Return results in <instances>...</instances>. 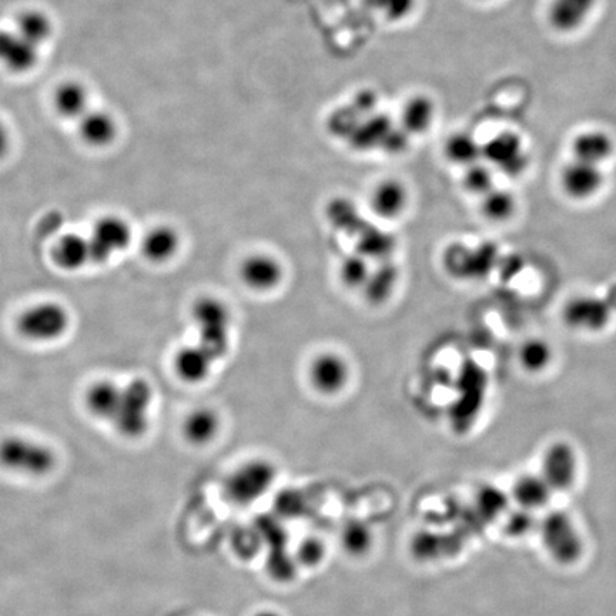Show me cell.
Returning <instances> with one entry per match:
<instances>
[{
    "label": "cell",
    "mask_w": 616,
    "mask_h": 616,
    "mask_svg": "<svg viewBox=\"0 0 616 616\" xmlns=\"http://www.w3.org/2000/svg\"><path fill=\"white\" fill-rule=\"evenodd\" d=\"M80 135L92 146H106L115 139L116 125L106 113L92 112L83 116Z\"/></svg>",
    "instance_id": "27"
},
{
    "label": "cell",
    "mask_w": 616,
    "mask_h": 616,
    "mask_svg": "<svg viewBox=\"0 0 616 616\" xmlns=\"http://www.w3.org/2000/svg\"><path fill=\"white\" fill-rule=\"evenodd\" d=\"M276 481V468L269 461L253 460L231 472L226 481L230 501L250 505L263 497Z\"/></svg>",
    "instance_id": "6"
},
{
    "label": "cell",
    "mask_w": 616,
    "mask_h": 616,
    "mask_svg": "<svg viewBox=\"0 0 616 616\" xmlns=\"http://www.w3.org/2000/svg\"><path fill=\"white\" fill-rule=\"evenodd\" d=\"M20 336L35 343H52L68 333L70 313L56 301H40L26 308L16 323Z\"/></svg>",
    "instance_id": "4"
},
{
    "label": "cell",
    "mask_w": 616,
    "mask_h": 616,
    "mask_svg": "<svg viewBox=\"0 0 616 616\" xmlns=\"http://www.w3.org/2000/svg\"><path fill=\"white\" fill-rule=\"evenodd\" d=\"M132 237V226L123 217L113 214L100 217L89 237L92 263H106L117 253H122L132 243Z\"/></svg>",
    "instance_id": "8"
},
{
    "label": "cell",
    "mask_w": 616,
    "mask_h": 616,
    "mask_svg": "<svg viewBox=\"0 0 616 616\" xmlns=\"http://www.w3.org/2000/svg\"><path fill=\"white\" fill-rule=\"evenodd\" d=\"M254 616H281V615L273 611H263V612H259V614L254 615Z\"/></svg>",
    "instance_id": "45"
},
{
    "label": "cell",
    "mask_w": 616,
    "mask_h": 616,
    "mask_svg": "<svg viewBox=\"0 0 616 616\" xmlns=\"http://www.w3.org/2000/svg\"><path fill=\"white\" fill-rule=\"evenodd\" d=\"M464 184L471 193L484 196L494 189V170L480 162L472 164L465 173Z\"/></svg>",
    "instance_id": "37"
},
{
    "label": "cell",
    "mask_w": 616,
    "mask_h": 616,
    "mask_svg": "<svg viewBox=\"0 0 616 616\" xmlns=\"http://www.w3.org/2000/svg\"><path fill=\"white\" fill-rule=\"evenodd\" d=\"M482 200V212L488 219L495 222L510 219L515 210L514 196L507 190L492 189L491 192L484 194Z\"/></svg>",
    "instance_id": "32"
},
{
    "label": "cell",
    "mask_w": 616,
    "mask_h": 616,
    "mask_svg": "<svg viewBox=\"0 0 616 616\" xmlns=\"http://www.w3.org/2000/svg\"><path fill=\"white\" fill-rule=\"evenodd\" d=\"M38 46L23 39L19 33L0 32V62L10 70L26 72L35 66L38 60Z\"/></svg>",
    "instance_id": "20"
},
{
    "label": "cell",
    "mask_w": 616,
    "mask_h": 616,
    "mask_svg": "<svg viewBox=\"0 0 616 616\" xmlns=\"http://www.w3.org/2000/svg\"><path fill=\"white\" fill-rule=\"evenodd\" d=\"M435 120V105L428 96L417 95L408 99L401 113V127L408 135H421L430 130Z\"/></svg>",
    "instance_id": "23"
},
{
    "label": "cell",
    "mask_w": 616,
    "mask_h": 616,
    "mask_svg": "<svg viewBox=\"0 0 616 616\" xmlns=\"http://www.w3.org/2000/svg\"><path fill=\"white\" fill-rule=\"evenodd\" d=\"M193 318L199 326V346L203 347L213 360H219L229 348V311L219 300L202 299L194 304Z\"/></svg>",
    "instance_id": "5"
},
{
    "label": "cell",
    "mask_w": 616,
    "mask_h": 616,
    "mask_svg": "<svg viewBox=\"0 0 616 616\" xmlns=\"http://www.w3.org/2000/svg\"><path fill=\"white\" fill-rule=\"evenodd\" d=\"M578 474V458L568 443H555L542 458V477L552 491H565L574 485Z\"/></svg>",
    "instance_id": "12"
},
{
    "label": "cell",
    "mask_w": 616,
    "mask_h": 616,
    "mask_svg": "<svg viewBox=\"0 0 616 616\" xmlns=\"http://www.w3.org/2000/svg\"><path fill=\"white\" fill-rule=\"evenodd\" d=\"M361 120L358 119L356 110L340 109L336 110L328 120L331 132L336 136L351 137Z\"/></svg>",
    "instance_id": "41"
},
{
    "label": "cell",
    "mask_w": 616,
    "mask_h": 616,
    "mask_svg": "<svg viewBox=\"0 0 616 616\" xmlns=\"http://www.w3.org/2000/svg\"><path fill=\"white\" fill-rule=\"evenodd\" d=\"M395 281H397V270L393 264H385L378 273L368 277L366 283L368 297L376 303L387 299L394 289Z\"/></svg>",
    "instance_id": "34"
},
{
    "label": "cell",
    "mask_w": 616,
    "mask_h": 616,
    "mask_svg": "<svg viewBox=\"0 0 616 616\" xmlns=\"http://www.w3.org/2000/svg\"><path fill=\"white\" fill-rule=\"evenodd\" d=\"M240 273L244 283L257 291L276 289L283 279V267L279 261L267 254L247 257L241 264Z\"/></svg>",
    "instance_id": "15"
},
{
    "label": "cell",
    "mask_w": 616,
    "mask_h": 616,
    "mask_svg": "<svg viewBox=\"0 0 616 616\" xmlns=\"http://www.w3.org/2000/svg\"><path fill=\"white\" fill-rule=\"evenodd\" d=\"M371 534L366 525L354 522L344 531L343 544L351 554H363L370 547Z\"/></svg>",
    "instance_id": "42"
},
{
    "label": "cell",
    "mask_w": 616,
    "mask_h": 616,
    "mask_svg": "<svg viewBox=\"0 0 616 616\" xmlns=\"http://www.w3.org/2000/svg\"><path fill=\"white\" fill-rule=\"evenodd\" d=\"M487 376L478 364L467 363L461 374L460 400L454 407V424L458 430H467L474 424L484 404Z\"/></svg>",
    "instance_id": "10"
},
{
    "label": "cell",
    "mask_w": 616,
    "mask_h": 616,
    "mask_svg": "<svg viewBox=\"0 0 616 616\" xmlns=\"http://www.w3.org/2000/svg\"><path fill=\"white\" fill-rule=\"evenodd\" d=\"M50 30L52 26H50L49 19L42 13L26 12L20 16L18 33L32 45L38 46L43 40L48 39Z\"/></svg>",
    "instance_id": "33"
},
{
    "label": "cell",
    "mask_w": 616,
    "mask_h": 616,
    "mask_svg": "<svg viewBox=\"0 0 616 616\" xmlns=\"http://www.w3.org/2000/svg\"><path fill=\"white\" fill-rule=\"evenodd\" d=\"M213 361L203 347H184L174 357V371L186 383L197 384L209 376Z\"/></svg>",
    "instance_id": "22"
},
{
    "label": "cell",
    "mask_w": 616,
    "mask_h": 616,
    "mask_svg": "<svg viewBox=\"0 0 616 616\" xmlns=\"http://www.w3.org/2000/svg\"><path fill=\"white\" fill-rule=\"evenodd\" d=\"M551 487L542 475H524L514 485V500L518 507L535 511L547 505L552 495Z\"/></svg>",
    "instance_id": "25"
},
{
    "label": "cell",
    "mask_w": 616,
    "mask_h": 616,
    "mask_svg": "<svg viewBox=\"0 0 616 616\" xmlns=\"http://www.w3.org/2000/svg\"><path fill=\"white\" fill-rule=\"evenodd\" d=\"M538 528V521L535 518L534 511L518 508V510L508 512L507 521H505V531L514 538L525 537L531 534L532 531Z\"/></svg>",
    "instance_id": "39"
},
{
    "label": "cell",
    "mask_w": 616,
    "mask_h": 616,
    "mask_svg": "<svg viewBox=\"0 0 616 616\" xmlns=\"http://www.w3.org/2000/svg\"><path fill=\"white\" fill-rule=\"evenodd\" d=\"M357 234H360V249L361 254H367L371 257H385L391 253L394 249V239L390 234L383 233V231L377 230L376 227H360L356 230Z\"/></svg>",
    "instance_id": "31"
},
{
    "label": "cell",
    "mask_w": 616,
    "mask_h": 616,
    "mask_svg": "<svg viewBox=\"0 0 616 616\" xmlns=\"http://www.w3.org/2000/svg\"><path fill=\"white\" fill-rule=\"evenodd\" d=\"M371 9L377 10L385 19L403 20L413 13L417 0H366Z\"/></svg>",
    "instance_id": "38"
},
{
    "label": "cell",
    "mask_w": 616,
    "mask_h": 616,
    "mask_svg": "<svg viewBox=\"0 0 616 616\" xmlns=\"http://www.w3.org/2000/svg\"><path fill=\"white\" fill-rule=\"evenodd\" d=\"M341 277L344 283L351 287L366 286L370 271L366 261L360 256H351L341 264Z\"/></svg>",
    "instance_id": "40"
},
{
    "label": "cell",
    "mask_w": 616,
    "mask_h": 616,
    "mask_svg": "<svg viewBox=\"0 0 616 616\" xmlns=\"http://www.w3.org/2000/svg\"><path fill=\"white\" fill-rule=\"evenodd\" d=\"M614 310L607 299L598 296H578L564 307L565 323L577 330L599 331L608 326Z\"/></svg>",
    "instance_id": "11"
},
{
    "label": "cell",
    "mask_w": 616,
    "mask_h": 616,
    "mask_svg": "<svg viewBox=\"0 0 616 616\" xmlns=\"http://www.w3.org/2000/svg\"><path fill=\"white\" fill-rule=\"evenodd\" d=\"M564 192L575 200H587L595 196L604 186V173L595 164L572 159L561 173Z\"/></svg>",
    "instance_id": "13"
},
{
    "label": "cell",
    "mask_w": 616,
    "mask_h": 616,
    "mask_svg": "<svg viewBox=\"0 0 616 616\" xmlns=\"http://www.w3.org/2000/svg\"><path fill=\"white\" fill-rule=\"evenodd\" d=\"M180 247V236L174 227H153L142 240V253L150 263L162 264L176 256Z\"/></svg>",
    "instance_id": "21"
},
{
    "label": "cell",
    "mask_w": 616,
    "mask_h": 616,
    "mask_svg": "<svg viewBox=\"0 0 616 616\" xmlns=\"http://www.w3.org/2000/svg\"><path fill=\"white\" fill-rule=\"evenodd\" d=\"M445 156L450 162L472 166L482 159V145L470 133H455L445 143Z\"/></svg>",
    "instance_id": "28"
},
{
    "label": "cell",
    "mask_w": 616,
    "mask_h": 616,
    "mask_svg": "<svg viewBox=\"0 0 616 616\" xmlns=\"http://www.w3.org/2000/svg\"><path fill=\"white\" fill-rule=\"evenodd\" d=\"M615 145L611 136L601 130L579 133L572 142V156L579 162L601 166L614 153Z\"/></svg>",
    "instance_id": "19"
},
{
    "label": "cell",
    "mask_w": 616,
    "mask_h": 616,
    "mask_svg": "<svg viewBox=\"0 0 616 616\" xmlns=\"http://www.w3.org/2000/svg\"><path fill=\"white\" fill-rule=\"evenodd\" d=\"M56 462L55 451L38 441L19 435L0 441V467L13 474L45 477L55 470Z\"/></svg>",
    "instance_id": "1"
},
{
    "label": "cell",
    "mask_w": 616,
    "mask_h": 616,
    "mask_svg": "<svg viewBox=\"0 0 616 616\" xmlns=\"http://www.w3.org/2000/svg\"><path fill=\"white\" fill-rule=\"evenodd\" d=\"M9 149V136L5 127L0 123V157L5 156Z\"/></svg>",
    "instance_id": "43"
},
{
    "label": "cell",
    "mask_w": 616,
    "mask_h": 616,
    "mask_svg": "<svg viewBox=\"0 0 616 616\" xmlns=\"http://www.w3.org/2000/svg\"><path fill=\"white\" fill-rule=\"evenodd\" d=\"M498 261L500 253L494 243H484L478 247L455 244L445 254V266L460 279H484L498 266Z\"/></svg>",
    "instance_id": "7"
},
{
    "label": "cell",
    "mask_w": 616,
    "mask_h": 616,
    "mask_svg": "<svg viewBox=\"0 0 616 616\" xmlns=\"http://www.w3.org/2000/svg\"><path fill=\"white\" fill-rule=\"evenodd\" d=\"M598 0H552L549 5V25L559 33L575 32L585 25Z\"/></svg>",
    "instance_id": "14"
},
{
    "label": "cell",
    "mask_w": 616,
    "mask_h": 616,
    "mask_svg": "<svg viewBox=\"0 0 616 616\" xmlns=\"http://www.w3.org/2000/svg\"><path fill=\"white\" fill-rule=\"evenodd\" d=\"M407 199V190L403 184L397 180H385L374 189L371 207L378 216L393 219L403 213Z\"/></svg>",
    "instance_id": "24"
},
{
    "label": "cell",
    "mask_w": 616,
    "mask_h": 616,
    "mask_svg": "<svg viewBox=\"0 0 616 616\" xmlns=\"http://www.w3.org/2000/svg\"><path fill=\"white\" fill-rule=\"evenodd\" d=\"M605 299H607L609 306H611L614 313H616V284H612L609 287L607 294H605Z\"/></svg>",
    "instance_id": "44"
},
{
    "label": "cell",
    "mask_w": 616,
    "mask_h": 616,
    "mask_svg": "<svg viewBox=\"0 0 616 616\" xmlns=\"http://www.w3.org/2000/svg\"><path fill=\"white\" fill-rule=\"evenodd\" d=\"M220 421L209 408H199L187 415L183 424V434L194 445L209 444L219 433Z\"/></svg>",
    "instance_id": "26"
},
{
    "label": "cell",
    "mask_w": 616,
    "mask_h": 616,
    "mask_svg": "<svg viewBox=\"0 0 616 616\" xmlns=\"http://www.w3.org/2000/svg\"><path fill=\"white\" fill-rule=\"evenodd\" d=\"M478 512L482 520L495 521L507 511L508 500L497 488H487L478 495Z\"/></svg>",
    "instance_id": "35"
},
{
    "label": "cell",
    "mask_w": 616,
    "mask_h": 616,
    "mask_svg": "<svg viewBox=\"0 0 616 616\" xmlns=\"http://www.w3.org/2000/svg\"><path fill=\"white\" fill-rule=\"evenodd\" d=\"M393 127V123L388 120V117L376 115L360 122L350 139L353 140L354 146L360 147V149L367 150L374 146L381 147L385 137L388 136Z\"/></svg>",
    "instance_id": "29"
},
{
    "label": "cell",
    "mask_w": 616,
    "mask_h": 616,
    "mask_svg": "<svg viewBox=\"0 0 616 616\" xmlns=\"http://www.w3.org/2000/svg\"><path fill=\"white\" fill-rule=\"evenodd\" d=\"M311 383L324 394H336L348 381V367L336 354H323L313 361L310 368Z\"/></svg>",
    "instance_id": "16"
},
{
    "label": "cell",
    "mask_w": 616,
    "mask_h": 616,
    "mask_svg": "<svg viewBox=\"0 0 616 616\" xmlns=\"http://www.w3.org/2000/svg\"><path fill=\"white\" fill-rule=\"evenodd\" d=\"M153 397L152 384L145 378H135L122 387V400L115 420L112 421L117 433L129 440L143 437L149 430V413Z\"/></svg>",
    "instance_id": "2"
},
{
    "label": "cell",
    "mask_w": 616,
    "mask_h": 616,
    "mask_svg": "<svg viewBox=\"0 0 616 616\" xmlns=\"http://www.w3.org/2000/svg\"><path fill=\"white\" fill-rule=\"evenodd\" d=\"M56 267L65 271H77L92 263L89 239L80 234L69 233L60 237L52 250Z\"/></svg>",
    "instance_id": "18"
},
{
    "label": "cell",
    "mask_w": 616,
    "mask_h": 616,
    "mask_svg": "<svg viewBox=\"0 0 616 616\" xmlns=\"http://www.w3.org/2000/svg\"><path fill=\"white\" fill-rule=\"evenodd\" d=\"M482 159L510 177L520 176L530 163L524 142L514 132H501L491 137L482 145Z\"/></svg>",
    "instance_id": "9"
},
{
    "label": "cell",
    "mask_w": 616,
    "mask_h": 616,
    "mask_svg": "<svg viewBox=\"0 0 616 616\" xmlns=\"http://www.w3.org/2000/svg\"><path fill=\"white\" fill-rule=\"evenodd\" d=\"M522 366L530 371H541L551 361V348L541 340L527 341L521 348Z\"/></svg>",
    "instance_id": "36"
},
{
    "label": "cell",
    "mask_w": 616,
    "mask_h": 616,
    "mask_svg": "<svg viewBox=\"0 0 616 616\" xmlns=\"http://www.w3.org/2000/svg\"><path fill=\"white\" fill-rule=\"evenodd\" d=\"M86 92L77 83H65L55 95V106L60 115L68 117L82 116L86 107Z\"/></svg>",
    "instance_id": "30"
},
{
    "label": "cell",
    "mask_w": 616,
    "mask_h": 616,
    "mask_svg": "<svg viewBox=\"0 0 616 616\" xmlns=\"http://www.w3.org/2000/svg\"><path fill=\"white\" fill-rule=\"evenodd\" d=\"M544 547L559 564L569 565L577 562L584 552V541L577 524L565 511H551L538 522Z\"/></svg>",
    "instance_id": "3"
},
{
    "label": "cell",
    "mask_w": 616,
    "mask_h": 616,
    "mask_svg": "<svg viewBox=\"0 0 616 616\" xmlns=\"http://www.w3.org/2000/svg\"><path fill=\"white\" fill-rule=\"evenodd\" d=\"M122 400V387L110 380L95 381L86 390L85 404L87 411L97 420H115Z\"/></svg>",
    "instance_id": "17"
}]
</instances>
